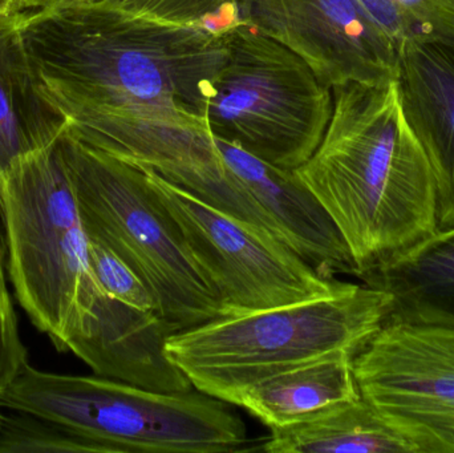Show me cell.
Here are the masks:
<instances>
[{"instance_id": "9", "label": "cell", "mask_w": 454, "mask_h": 453, "mask_svg": "<svg viewBox=\"0 0 454 453\" xmlns=\"http://www.w3.org/2000/svg\"><path fill=\"white\" fill-rule=\"evenodd\" d=\"M354 372L360 396L415 453H454V329L384 324Z\"/></svg>"}, {"instance_id": "13", "label": "cell", "mask_w": 454, "mask_h": 453, "mask_svg": "<svg viewBox=\"0 0 454 453\" xmlns=\"http://www.w3.org/2000/svg\"><path fill=\"white\" fill-rule=\"evenodd\" d=\"M397 90L405 119L434 170L437 231L454 229V39H412L399 47Z\"/></svg>"}, {"instance_id": "20", "label": "cell", "mask_w": 454, "mask_h": 453, "mask_svg": "<svg viewBox=\"0 0 454 453\" xmlns=\"http://www.w3.org/2000/svg\"><path fill=\"white\" fill-rule=\"evenodd\" d=\"M98 4L162 23L227 34L242 24L238 0H100Z\"/></svg>"}, {"instance_id": "23", "label": "cell", "mask_w": 454, "mask_h": 453, "mask_svg": "<svg viewBox=\"0 0 454 453\" xmlns=\"http://www.w3.org/2000/svg\"><path fill=\"white\" fill-rule=\"evenodd\" d=\"M26 11L21 0H0V13H16Z\"/></svg>"}, {"instance_id": "6", "label": "cell", "mask_w": 454, "mask_h": 453, "mask_svg": "<svg viewBox=\"0 0 454 453\" xmlns=\"http://www.w3.org/2000/svg\"><path fill=\"white\" fill-rule=\"evenodd\" d=\"M0 215L16 300L56 350L67 353L90 314L96 278L59 141L8 170Z\"/></svg>"}, {"instance_id": "11", "label": "cell", "mask_w": 454, "mask_h": 453, "mask_svg": "<svg viewBox=\"0 0 454 453\" xmlns=\"http://www.w3.org/2000/svg\"><path fill=\"white\" fill-rule=\"evenodd\" d=\"M243 23L301 56L330 88L396 77L399 45L357 0H238Z\"/></svg>"}, {"instance_id": "26", "label": "cell", "mask_w": 454, "mask_h": 453, "mask_svg": "<svg viewBox=\"0 0 454 453\" xmlns=\"http://www.w3.org/2000/svg\"><path fill=\"white\" fill-rule=\"evenodd\" d=\"M3 409H0V419H2Z\"/></svg>"}, {"instance_id": "1", "label": "cell", "mask_w": 454, "mask_h": 453, "mask_svg": "<svg viewBox=\"0 0 454 453\" xmlns=\"http://www.w3.org/2000/svg\"><path fill=\"white\" fill-rule=\"evenodd\" d=\"M40 90L67 127L116 112L207 121L229 52L227 34L98 4L53 0L20 16Z\"/></svg>"}, {"instance_id": "24", "label": "cell", "mask_w": 454, "mask_h": 453, "mask_svg": "<svg viewBox=\"0 0 454 453\" xmlns=\"http://www.w3.org/2000/svg\"><path fill=\"white\" fill-rule=\"evenodd\" d=\"M51 2H52V0H21L26 10H29V8L42 7V5L48 4V3Z\"/></svg>"}, {"instance_id": "7", "label": "cell", "mask_w": 454, "mask_h": 453, "mask_svg": "<svg viewBox=\"0 0 454 453\" xmlns=\"http://www.w3.org/2000/svg\"><path fill=\"white\" fill-rule=\"evenodd\" d=\"M210 98V135L256 159L296 170L314 154L333 109V88L295 52L242 23Z\"/></svg>"}, {"instance_id": "22", "label": "cell", "mask_w": 454, "mask_h": 453, "mask_svg": "<svg viewBox=\"0 0 454 453\" xmlns=\"http://www.w3.org/2000/svg\"><path fill=\"white\" fill-rule=\"evenodd\" d=\"M8 279L7 245L0 215V391L4 390L28 363Z\"/></svg>"}, {"instance_id": "21", "label": "cell", "mask_w": 454, "mask_h": 453, "mask_svg": "<svg viewBox=\"0 0 454 453\" xmlns=\"http://www.w3.org/2000/svg\"><path fill=\"white\" fill-rule=\"evenodd\" d=\"M103 453L100 447L77 435L66 426L29 414L3 411L0 419V453Z\"/></svg>"}, {"instance_id": "17", "label": "cell", "mask_w": 454, "mask_h": 453, "mask_svg": "<svg viewBox=\"0 0 454 453\" xmlns=\"http://www.w3.org/2000/svg\"><path fill=\"white\" fill-rule=\"evenodd\" d=\"M362 281L391 297L386 324L454 329V229L436 231Z\"/></svg>"}, {"instance_id": "2", "label": "cell", "mask_w": 454, "mask_h": 453, "mask_svg": "<svg viewBox=\"0 0 454 453\" xmlns=\"http://www.w3.org/2000/svg\"><path fill=\"white\" fill-rule=\"evenodd\" d=\"M333 90L325 136L294 172L340 231L362 279L439 230L436 181L396 77Z\"/></svg>"}, {"instance_id": "5", "label": "cell", "mask_w": 454, "mask_h": 453, "mask_svg": "<svg viewBox=\"0 0 454 453\" xmlns=\"http://www.w3.org/2000/svg\"><path fill=\"white\" fill-rule=\"evenodd\" d=\"M59 149L85 233L140 277L169 326L180 332L223 316L220 301L192 258L180 226L144 170L67 130Z\"/></svg>"}, {"instance_id": "10", "label": "cell", "mask_w": 454, "mask_h": 453, "mask_svg": "<svg viewBox=\"0 0 454 453\" xmlns=\"http://www.w3.org/2000/svg\"><path fill=\"white\" fill-rule=\"evenodd\" d=\"M67 132L164 178L205 204L274 233L271 221L227 167L207 124L162 112L98 114Z\"/></svg>"}, {"instance_id": "25", "label": "cell", "mask_w": 454, "mask_h": 453, "mask_svg": "<svg viewBox=\"0 0 454 453\" xmlns=\"http://www.w3.org/2000/svg\"><path fill=\"white\" fill-rule=\"evenodd\" d=\"M53 2V0H52ZM60 2H74V3H98L100 0H60Z\"/></svg>"}, {"instance_id": "15", "label": "cell", "mask_w": 454, "mask_h": 453, "mask_svg": "<svg viewBox=\"0 0 454 453\" xmlns=\"http://www.w3.org/2000/svg\"><path fill=\"white\" fill-rule=\"evenodd\" d=\"M20 16L0 13V184L16 162L58 143L67 130L66 117L40 90Z\"/></svg>"}, {"instance_id": "8", "label": "cell", "mask_w": 454, "mask_h": 453, "mask_svg": "<svg viewBox=\"0 0 454 453\" xmlns=\"http://www.w3.org/2000/svg\"><path fill=\"white\" fill-rule=\"evenodd\" d=\"M180 226L223 316L330 297L349 284L325 278L274 233L221 212L140 168Z\"/></svg>"}, {"instance_id": "14", "label": "cell", "mask_w": 454, "mask_h": 453, "mask_svg": "<svg viewBox=\"0 0 454 453\" xmlns=\"http://www.w3.org/2000/svg\"><path fill=\"white\" fill-rule=\"evenodd\" d=\"M227 167L242 181L271 221L275 234L317 273L359 278L340 231L294 170L280 169L243 149L215 138Z\"/></svg>"}, {"instance_id": "12", "label": "cell", "mask_w": 454, "mask_h": 453, "mask_svg": "<svg viewBox=\"0 0 454 453\" xmlns=\"http://www.w3.org/2000/svg\"><path fill=\"white\" fill-rule=\"evenodd\" d=\"M173 334L159 311L106 292L96 281L90 314L69 338L67 353L98 377L160 393H186L194 387L167 353Z\"/></svg>"}, {"instance_id": "16", "label": "cell", "mask_w": 454, "mask_h": 453, "mask_svg": "<svg viewBox=\"0 0 454 453\" xmlns=\"http://www.w3.org/2000/svg\"><path fill=\"white\" fill-rule=\"evenodd\" d=\"M354 358L340 351L299 364L243 388L230 404L250 412L270 430L309 422L360 398Z\"/></svg>"}, {"instance_id": "3", "label": "cell", "mask_w": 454, "mask_h": 453, "mask_svg": "<svg viewBox=\"0 0 454 453\" xmlns=\"http://www.w3.org/2000/svg\"><path fill=\"white\" fill-rule=\"evenodd\" d=\"M391 297L349 284L330 297L220 316L167 340L173 363L196 390L230 404L264 378L346 353L356 356L386 324Z\"/></svg>"}, {"instance_id": "18", "label": "cell", "mask_w": 454, "mask_h": 453, "mask_svg": "<svg viewBox=\"0 0 454 453\" xmlns=\"http://www.w3.org/2000/svg\"><path fill=\"white\" fill-rule=\"evenodd\" d=\"M256 451L269 453H415L360 396L309 422L270 430Z\"/></svg>"}, {"instance_id": "4", "label": "cell", "mask_w": 454, "mask_h": 453, "mask_svg": "<svg viewBox=\"0 0 454 453\" xmlns=\"http://www.w3.org/2000/svg\"><path fill=\"white\" fill-rule=\"evenodd\" d=\"M0 409L66 426L103 453L247 451V428L229 403L199 390L160 393L120 380L53 374L27 363L0 391Z\"/></svg>"}, {"instance_id": "19", "label": "cell", "mask_w": 454, "mask_h": 453, "mask_svg": "<svg viewBox=\"0 0 454 453\" xmlns=\"http://www.w3.org/2000/svg\"><path fill=\"white\" fill-rule=\"evenodd\" d=\"M357 2L399 47L412 39H454V0Z\"/></svg>"}]
</instances>
